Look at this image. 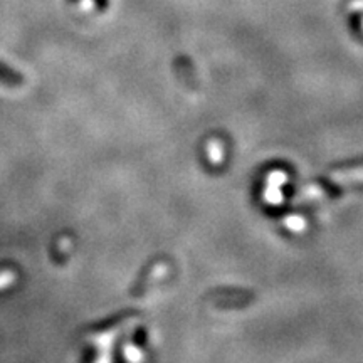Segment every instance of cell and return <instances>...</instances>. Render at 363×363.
<instances>
[{"label": "cell", "mask_w": 363, "mask_h": 363, "mask_svg": "<svg viewBox=\"0 0 363 363\" xmlns=\"http://www.w3.org/2000/svg\"><path fill=\"white\" fill-rule=\"evenodd\" d=\"M0 83L6 86H21L24 83V78L17 71H13L7 65L0 61Z\"/></svg>", "instance_id": "obj_1"}]
</instances>
